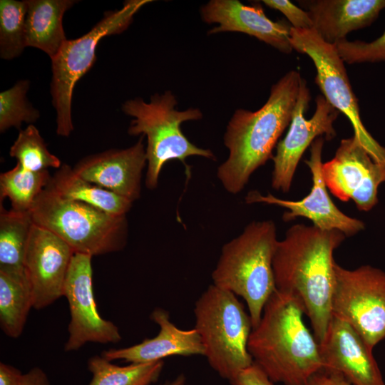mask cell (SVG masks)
I'll use <instances>...</instances> for the list:
<instances>
[{
	"label": "cell",
	"instance_id": "cell-1",
	"mask_svg": "<svg viewBox=\"0 0 385 385\" xmlns=\"http://www.w3.org/2000/svg\"><path fill=\"white\" fill-rule=\"evenodd\" d=\"M345 237L337 230L297 224L277 242L273 256L277 290L299 301L319 344L324 341L333 316V254Z\"/></svg>",
	"mask_w": 385,
	"mask_h": 385
},
{
	"label": "cell",
	"instance_id": "cell-2",
	"mask_svg": "<svg viewBox=\"0 0 385 385\" xmlns=\"http://www.w3.org/2000/svg\"><path fill=\"white\" fill-rule=\"evenodd\" d=\"M302 79L297 71H288L272 86L260 109H237L233 113L224 135L229 155L217 171L228 192H240L252 174L272 158L273 148L291 123Z\"/></svg>",
	"mask_w": 385,
	"mask_h": 385
},
{
	"label": "cell",
	"instance_id": "cell-3",
	"mask_svg": "<svg viewBox=\"0 0 385 385\" xmlns=\"http://www.w3.org/2000/svg\"><path fill=\"white\" fill-rule=\"evenodd\" d=\"M304 314L297 299L276 290L251 332L249 353L273 383L306 385L323 369L319 344L306 327Z\"/></svg>",
	"mask_w": 385,
	"mask_h": 385
},
{
	"label": "cell",
	"instance_id": "cell-4",
	"mask_svg": "<svg viewBox=\"0 0 385 385\" xmlns=\"http://www.w3.org/2000/svg\"><path fill=\"white\" fill-rule=\"evenodd\" d=\"M277 242L272 220L253 221L223 245L212 273L213 284L244 299L252 329L258 325L265 304L277 290L272 260Z\"/></svg>",
	"mask_w": 385,
	"mask_h": 385
},
{
	"label": "cell",
	"instance_id": "cell-5",
	"mask_svg": "<svg viewBox=\"0 0 385 385\" xmlns=\"http://www.w3.org/2000/svg\"><path fill=\"white\" fill-rule=\"evenodd\" d=\"M177 104L175 96L167 91L163 94L153 95L149 102L136 98L122 105L123 112L134 118L128 129V134L146 136L145 183L150 190L158 186L160 173L170 160L181 161L189 175L190 169L185 163L188 158L196 155L215 160L210 150L192 143L181 130L184 122L201 119V111L193 108L178 111L175 108Z\"/></svg>",
	"mask_w": 385,
	"mask_h": 385
},
{
	"label": "cell",
	"instance_id": "cell-6",
	"mask_svg": "<svg viewBox=\"0 0 385 385\" xmlns=\"http://www.w3.org/2000/svg\"><path fill=\"white\" fill-rule=\"evenodd\" d=\"M30 212L36 225L56 235L74 253L102 255L122 250L127 243L126 215H113L63 198L48 186Z\"/></svg>",
	"mask_w": 385,
	"mask_h": 385
},
{
	"label": "cell",
	"instance_id": "cell-7",
	"mask_svg": "<svg viewBox=\"0 0 385 385\" xmlns=\"http://www.w3.org/2000/svg\"><path fill=\"white\" fill-rule=\"evenodd\" d=\"M195 328L210 366L228 381L252 365L247 344L252 324L237 296L215 284L196 301Z\"/></svg>",
	"mask_w": 385,
	"mask_h": 385
},
{
	"label": "cell",
	"instance_id": "cell-8",
	"mask_svg": "<svg viewBox=\"0 0 385 385\" xmlns=\"http://www.w3.org/2000/svg\"><path fill=\"white\" fill-rule=\"evenodd\" d=\"M151 0H128L121 9L106 13L88 33L76 39L66 40L51 59V94L56 111V133L68 137L73 130L71 103L74 87L93 65L98 42L107 36L124 31L133 16Z\"/></svg>",
	"mask_w": 385,
	"mask_h": 385
},
{
	"label": "cell",
	"instance_id": "cell-9",
	"mask_svg": "<svg viewBox=\"0 0 385 385\" xmlns=\"http://www.w3.org/2000/svg\"><path fill=\"white\" fill-rule=\"evenodd\" d=\"M332 314L348 322L373 349L385 339V272L370 265L335 264Z\"/></svg>",
	"mask_w": 385,
	"mask_h": 385
},
{
	"label": "cell",
	"instance_id": "cell-10",
	"mask_svg": "<svg viewBox=\"0 0 385 385\" xmlns=\"http://www.w3.org/2000/svg\"><path fill=\"white\" fill-rule=\"evenodd\" d=\"M289 41L293 49L312 59L317 70L316 83L327 101L349 118L354 135L371 153L383 155L385 147L371 136L362 123L357 98L335 45L324 41L314 29L291 27Z\"/></svg>",
	"mask_w": 385,
	"mask_h": 385
},
{
	"label": "cell",
	"instance_id": "cell-11",
	"mask_svg": "<svg viewBox=\"0 0 385 385\" xmlns=\"http://www.w3.org/2000/svg\"><path fill=\"white\" fill-rule=\"evenodd\" d=\"M324 182L339 200H352L369 211L378 203V188L385 182V158L369 151L355 135L342 139L334 157L322 164Z\"/></svg>",
	"mask_w": 385,
	"mask_h": 385
},
{
	"label": "cell",
	"instance_id": "cell-12",
	"mask_svg": "<svg viewBox=\"0 0 385 385\" xmlns=\"http://www.w3.org/2000/svg\"><path fill=\"white\" fill-rule=\"evenodd\" d=\"M310 99L307 82L302 78L289 128L277 143L276 153L272 158L274 162L272 187L283 192L289 191L299 162L313 141L323 135L329 140L337 135L333 123L339 111L323 96L318 95L315 99V112L307 120L304 113Z\"/></svg>",
	"mask_w": 385,
	"mask_h": 385
},
{
	"label": "cell",
	"instance_id": "cell-13",
	"mask_svg": "<svg viewBox=\"0 0 385 385\" xmlns=\"http://www.w3.org/2000/svg\"><path fill=\"white\" fill-rule=\"evenodd\" d=\"M91 256L74 253L64 285L63 296L70 310L68 338L65 351H77L86 343L116 344L121 340L118 327L101 317L93 289Z\"/></svg>",
	"mask_w": 385,
	"mask_h": 385
},
{
	"label": "cell",
	"instance_id": "cell-14",
	"mask_svg": "<svg viewBox=\"0 0 385 385\" xmlns=\"http://www.w3.org/2000/svg\"><path fill=\"white\" fill-rule=\"evenodd\" d=\"M323 145V137L317 138L311 145L310 158L304 160L312 178V186L307 196L294 201L282 200L270 193L263 195L257 190H252L245 197L246 203L261 202L285 207L289 210L282 216L285 222L303 217L311 220L314 226L321 230H337L343 232L346 237L353 236L363 230L365 224L342 212L329 195L322 174Z\"/></svg>",
	"mask_w": 385,
	"mask_h": 385
},
{
	"label": "cell",
	"instance_id": "cell-15",
	"mask_svg": "<svg viewBox=\"0 0 385 385\" xmlns=\"http://www.w3.org/2000/svg\"><path fill=\"white\" fill-rule=\"evenodd\" d=\"M73 255L70 246L56 235L34 225L24 267L31 287L34 309H43L63 296Z\"/></svg>",
	"mask_w": 385,
	"mask_h": 385
},
{
	"label": "cell",
	"instance_id": "cell-16",
	"mask_svg": "<svg viewBox=\"0 0 385 385\" xmlns=\"http://www.w3.org/2000/svg\"><path fill=\"white\" fill-rule=\"evenodd\" d=\"M319 349L323 369L340 374L353 385H385L372 349L342 319L332 316Z\"/></svg>",
	"mask_w": 385,
	"mask_h": 385
},
{
	"label": "cell",
	"instance_id": "cell-17",
	"mask_svg": "<svg viewBox=\"0 0 385 385\" xmlns=\"http://www.w3.org/2000/svg\"><path fill=\"white\" fill-rule=\"evenodd\" d=\"M144 135L125 149H112L81 159L73 168L83 179L131 202L141 192V178L147 163Z\"/></svg>",
	"mask_w": 385,
	"mask_h": 385
},
{
	"label": "cell",
	"instance_id": "cell-18",
	"mask_svg": "<svg viewBox=\"0 0 385 385\" xmlns=\"http://www.w3.org/2000/svg\"><path fill=\"white\" fill-rule=\"evenodd\" d=\"M202 20L218 26L208 34L241 32L252 36L282 53L289 54L293 48L289 41L291 26L285 21H274L265 14L261 5L247 6L238 0H211L200 9Z\"/></svg>",
	"mask_w": 385,
	"mask_h": 385
},
{
	"label": "cell",
	"instance_id": "cell-19",
	"mask_svg": "<svg viewBox=\"0 0 385 385\" xmlns=\"http://www.w3.org/2000/svg\"><path fill=\"white\" fill-rule=\"evenodd\" d=\"M150 317L160 327L155 337L133 346L103 351L101 356L110 361L148 363L170 356L205 355V346L195 329H179L170 321L169 312L163 308H155Z\"/></svg>",
	"mask_w": 385,
	"mask_h": 385
},
{
	"label": "cell",
	"instance_id": "cell-20",
	"mask_svg": "<svg viewBox=\"0 0 385 385\" xmlns=\"http://www.w3.org/2000/svg\"><path fill=\"white\" fill-rule=\"evenodd\" d=\"M313 29L326 42L334 44L351 31L370 26L385 9V0H304Z\"/></svg>",
	"mask_w": 385,
	"mask_h": 385
},
{
	"label": "cell",
	"instance_id": "cell-21",
	"mask_svg": "<svg viewBox=\"0 0 385 385\" xmlns=\"http://www.w3.org/2000/svg\"><path fill=\"white\" fill-rule=\"evenodd\" d=\"M26 45L38 48L53 58L67 40L63 28L64 13L72 0H28Z\"/></svg>",
	"mask_w": 385,
	"mask_h": 385
},
{
	"label": "cell",
	"instance_id": "cell-22",
	"mask_svg": "<svg viewBox=\"0 0 385 385\" xmlns=\"http://www.w3.org/2000/svg\"><path fill=\"white\" fill-rule=\"evenodd\" d=\"M48 187L63 198L115 216L126 215L133 205L130 200L83 179L67 164H63L51 176Z\"/></svg>",
	"mask_w": 385,
	"mask_h": 385
},
{
	"label": "cell",
	"instance_id": "cell-23",
	"mask_svg": "<svg viewBox=\"0 0 385 385\" xmlns=\"http://www.w3.org/2000/svg\"><path fill=\"white\" fill-rule=\"evenodd\" d=\"M34 308L32 289L25 271L0 270V326L9 337L18 338Z\"/></svg>",
	"mask_w": 385,
	"mask_h": 385
},
{
	"label": "cell",
	"instance_id": "cell-24",
	"mask_svg": "<svg viewBox=\"0 0 385 385\" xmlns=\"http://www.w3.org/2000/svg\"><path fill=\"white\" fill-rule=\"evenodd\" d=\"M34 223L31 212L6 210L0 203V270L21 272Z\"/></svg>",
	"mask_w": 385,
	"mask_h": 385
},
{
	"label": "cell",
	"instance_id": "cell-25",
	"mask_svg": "<svg viewBox=\"0 0 385 385\" xmlns=\"http://www.w3.org/2000/svg\"><path fill=\"white\" fill-rule=\"evenodd\" d=\"M163 361L130 363L118 366L103 356L88 359V370L92 374L88 385H150L160 377Z\"/></svg>",
	"mask_w": 385,
	"mask_h": 385
},
{
	"label": "cell",
	"instance_id": "cell-26",
	"mask_svg": "<svg viewBox=\"0 0 385 385\" xmlns=\"http://www.w3.org/2000/svg\"><path fill=\"white\" fill-rule=\"evenodd\" d=\"M51 175L48 170L34 172L19 163L0 175L1 202L8 198L12 210L30 212L36 199L48 186Z\"/></svg>",
	"mask_w": 385,
	"mask_h": 385
},
{
	"label": "cell",
	"instance_id": "cell-27",
	"mask_svg": "<svg viewBox=\"0 0 385 385\" xmlns=\"http://www.w3.org/2000/svg\"><path fill=\"white\" fill-rule=\"evenodd\" d=\"M26 1H0V56L11 60L19 56L26 45Z\"/></svg>",
	"mask_w": 385,
	"mask_h": 385
},
{
	"label": "cell",
	"instance_id": "cell-28",
	"mask_svg": "<svg viewBox=\"0 0 385 385\" xmlns=\"http://www.w3.org/2000/svg\"><path fill=\"white\" fill-rule=\"evenodd\" d=\"M9 155L17 160L23 168L39 172L50 168H61L59 158L47 148L38 130L33 125L20 130L18 137L10 148Z\"/></svg>",
	"mask_w": 385,
	"mask_h": 385
},
{
	"label": "cell",
	"instance_id": "cell-29",
	"mask_svg": "<svg viewBox=\"0 0 385 385\" xmlns=\"http://www.w3.org/2000/svg\"><path fill=\"white\" fill-rule=\"evenodd\" d=\"M29 81H18L11 88L0 93V131L15 127L20 129L23 122L33 123L40 116L26 98Z\"/></svg>",
	"mask_w": 385,
	"mask_h": 385
},
{
	"label": "cell",
	"instance_id": "cell-30",
	"mask_svg": "<svg viewBox=\"0 0 385 385\" xmlns=\"http://www.w3.org/2000/svg\"><path fill=\"white\" fill-rule=\"evenodd\" d=\"M344 62L349 64L385 62V30L375 40L350 41L346 38L334 43Z\"/></svg>",
	"mask_w": 385,
	"mask_h": 385
},
{
	"label": "cell",
	"instance_id": "cell-31",
	"mask_svg": "<svg viewBox=\"0 0 385 385\" xmlns=\"http://www.w3.org/2000/svg\"><path fill=\"white\" fill-rule=\"evenodd\" d=\"M268 7L279 11L290 22L291 26L297 29H313V24L308 12L288 0H263Z\"/></svg>",
	"mask_w": 385,
	"mask_h": 385
},
{
	"label": "cell",
	"instance_id": "cell-32",
	"mask_svg": "<svg viewBox=\"0 0 385 385\" xmlns=\"http://www.w3.org/2000/svg\"><path fill=\"white\" fill-rule=\"evenodd\" d=\"M231 385H273L263 370L255 362L229 380Z\"/></svg>",
	"mask_w": 385,
	"mask_h": 385
},
{
	"label": "cell",
	"instance_id": "cell-33",
	"mask_svg": "<svg viewBox=\"0 0 385 385\" xmlns=\"http://www.w3.org/2000/svg\"><path fill=\"white\" fill-rule=\"evenodd\" d=\"M306 385H353L340 374L322 369L315 373Z\"/></svg>",
	"mask_w": 385,
	"mask_h": 385
},
{
	"label": "cell",
	"instance_id": "cell-34",
	"mask_svg": "<svg viewBox=\"0 0 385 385\" xmlns=\"http://www.w3.org/2000/svg\"><path fill=\"white\" fill-rule=\"evenodd\" d=\"M24 375L17 368L8 364L0 363V385H21Z\"/></svg>",
	"mask_w": 385,
	"mask_h": 385
},
{
	"label": "cell",
	"instance_id": "cell-35",
	"mask_svg": "<svg viewBox=\"0 0 385 385\" xmlns=\"http://www.w3.org/2000/svg\"><path fill=\"white\" fill-rule=\"evenodd\" d=\"M21 385H51V383L45 371L36 366L24 374Z\"/></svg>",
	"mask_w": 385,
	"mask_h": 385
},
{
	"label": "cell",
	"instance_id": "cell-36",
	"mask_svg": "<svg viewBox=\"0 0 385 385\" xmlns=\"http://www.w3.org/2000/svg\"><path fill=\"white\" fill-rule=\"evenodd\" d=\"M161 385H186V378L183 374H180L173 380L167 381Z\"/></svg>",
	"mask_w": 385,
	"mask_h": 385
}]
</instances>
